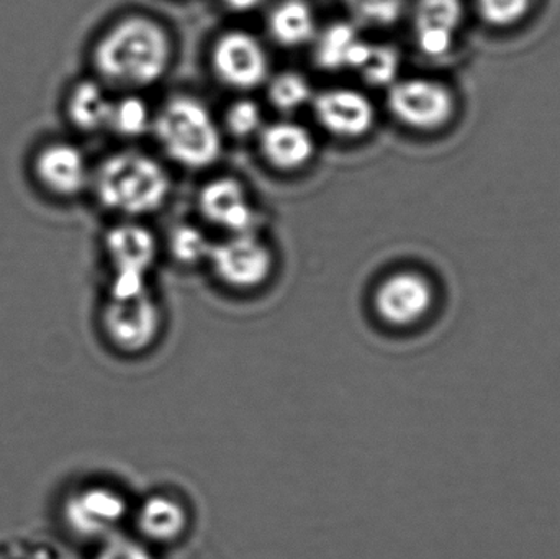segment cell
<instances>
[{
  "mask_svg": "<svg viewBox=\"0 0 560 559\" xmlns=\"http://www.w3.org/2000/svg\"><path fill=\"white\" fill-rule=\"evenodd\" d=\"M315 62L325 71H359L371 43L349 22H336L316 33Z\"/></svg>",
  "mask_w": 560,
  "mask_h": 559,
  "instance_id": "obj_16",
  "label": "cell"
},
{
  "mask_svg": "<svg viewBox=\"0 0 560 559\" xmlns=\"http://www.w3.org/2000/svg\"><path fill=\"white\" fill-rule=\"evenodd\" d=\"M112 104L104 89L94 81H82L72 89L68 102L69 117L82 131H98L108 128Z\"/></svg>",
  "mask_w": 560,
  "mask_h": 559,
  "instance_id": "obj_19",
  "label": "cell"
},
{
  "mask_svg": "<svg viewBox=\"0 0 560 559\" xmlns=\"http://www.w3.org/2000/svg\"><path fill=\"white\" fill-rule=\"evenodd\" d=\"M433 286L418 272L400 271L378 284L374 307L381 321L392 327H410L433 307Z\"/></svg>",
  "mask_w": 560,
  "mask_h": 559,
  "instance_id": "obj_10",
  "label": "cell"
},
{
  "mask_svg": "<svg viewBox=\"0 0 560 559\" xmlns=\"http://www.w3.org/2000/svg\"><path fill=\"white\" fill-rule=\"evenodd\" d=\"M102 322L108 340L127 353L148 350L163 325L160 305L148 291L130 298H110Z\"/></svg>",
  "mask_w": 560,
  "mask_h": 559,
  "instance_id": "obj_6",
  "label": "cell"
},
{
  "mask_svg": "<svg viewBox=\"0 0 560 559\" xmlns=\"http://www.w3.org/2000/svg\"><path fill=\"white\" fill-rule=\"evenodd\" d=\"M105 249L115 269L110 298L147 292V275L158 258V242L147 226L120 223L105 236Z\"/></svg>",
  "mask_w": 560,
  "mask_h": 559,
  "instance_id": "obj_4",
  "label": "cell"
},
{
  "mask_svg": "<svg viewBox=\"0 0 560 559\" xmlns=\"http://www.w3.org/2000/svg\"><path fill=\"white\" fill-rule=\"evenodd\" d=\"M355 22L371 26H388L398 22L408 0H342Z\"/></svg>",
  "mask_w": 560,
  "mask_h": 559,
  "instance_id": "obj_24",
  "label": "cell"
},
{
  "mask_svg": "<svg viewBox=\"0 0 560 559\" xmlns=\"http://www.w3.org/2000/svg\"><path fill=\"white\" fill-rule=\"evenodd\" d=\"M207 261L220 281L235 289L265 284L275 268L271 249L253 232L213 243Z\"/></svg>",
  "mask_w": 560,
  "mask_h": 559,
  "instance_id": "obj_5",
  "label": "cell"
},
{
  "mask_svg": "<svg viewBox=\"0 0 560 559\" xmlns=\"http://www.w3.org/2000/svg\"><path fill=\"white\" fill-rule=\"evenodd\" d=\"M102 206L121 216L156 212L171 194V177L163 164L140 151H121L102 161L94 177Z\"/></svg>",
  "mask_w": 560,
  "mask_h": 559,
  "instance_id": "obj_2",
  "label": "cell"
},
{
  "mask_svg": "<svg viewBox=\"0 0 560 559\" xmlns=\"http://www.w3.org/2000/svg\"><path fill=\"white\" fill-rule=\"evenodd\" d=\"M312 104L319 127L335 137L358 140L374 127V105L354 89H326L313 95Z\"/></svg>",
  "mask_w": 560,
  "mask_h": 559,
  "instance_id": "obj_11",
  "label": "cell"
},
{
  "mask_svg": "<svg viewBox=\"0 0 560 559\" xmlns=\"http://www.w3.org/2000/svg\"><path fill=\"white\" fill-rule=\"evenodd\" d=\"M268 26L279 45L299 48L315 39V12L306 0H282L272 9Z\"/></svg>",
  "mask_w": 560,
  "mask_h": 559,
  "instance_id": "obj_18",
  "label": "cell"
},
{
  "mask_svg": "<svg viewBox=\"0 0 560 559\" xmlns=\"http://www.w3.org/2000/svg\"><path fill=\"white\" fill-rule=\"evenodd\" d=\"M533 0H477L486 22L509 26L520 22L532 9Z\"/></svg>",
  "mask_w": 560,
  "mask_h": 559,
  "instance_id": "obj_26",
  "label": "cell"
},
{
  "mask_svg": "<svg viewBox=\"0 0 560 559\" xmlns=\"http://www.w3.org/2000/svg\"><path fill=\"white\" fill-rule=\"evenodd\" d=\"M94 559H156L153 551L141 544V541L133 540V538L115 537L102 541V547L98 548L97 555Z\"/></svg>",
  "mask_w": 560,
  "mask_h": 559,
  "instance_id": "obj_27",
  "label": "cell"
},
{
  "mask_svg": "<svg viewBox=\"0 0 560 559\" xmlns=\"http://www.w3.org/2000/svg\"><path fill=\"white\" fill-rule=\"evenodd\" d=\"M400 65L401 58L397 48L371 43L368 56L358 72L372 88H390L397 81Z\"/></svg>",
  "mask_w": 560,
  "mask_h": 559,
  "instance_id": "obj_22",
  "label": "cell"
},
{
  "mask_svg": "<svg viewBox=\"0 0 560 559\" xmlns=\"http://www.w3.org/2000/svg\"><path fill=\"white\" fill-rule=\"evenodd\" d=\"M173 43L163 25L148 16L115 23L95 46V68L121 88H150L166 74Z\"/></svg>",
  "mask_w": 560,
  "mask_h": 559,
  "instance_id": "obj_1",
  "label": "cell"
},
{
  "mask_svg": "<svg viewBox=\"0 0 560 559\" xmlns=\"http://www.w3.org/2000/svg\"><path fill=\"white\" fill-rule=\"evenodd\" d=\"M127 515L124 496L104 486L81 489L69 496L65 504L66 525L85 540L105 541L115 537Z\"/></svg>",
  "mask_w": 560,
  "mask_h": 559,
  "instance_id": "obj_8",
  "label": "cell"
},
{
  "mask_svg": "<svg viewBox=\"0 0 560 559\" xmlns=\"http://www.w3.org/2000/svg\"><path fill=\"white\" fill-rule=\"evenodd\" d=\"M262 156L280 171H295L306 166L315 156V140L296 121H275L259 131Z\"/></svg>",
  "mask_w": 560,
  "mask_h": 559,
  "instance_id": "obj_15",
  "label": "cell"
},
{
  "mask_svg": "<svg viewBox=\"0 0 560 559\" xmlns=\"http://www.w3.org/2000/svg\"><path fill=\"white\" fill-rule=\"evenodd\" d=\"M213 243L196 225L183 223L174 226L170 235V249L183 265H197L209 259Z\"/></svg>",
  "mask_w": 560,
  "mask_h": 559,
  "instance_id": "obj_23",
  "label": "cell"
},
{
  "mask_svg": "<svg viewBox=\"0 0 560 559\" xmlns=\"http://www.w3.org/2000/svg\"><path fill=\"white\" fill-rule=\"evenodd\" d=\"M108 128L125 138H138L153 128L150 107L143 98L128 95L112 104Z\"/></svg>",
  "mask_w": 560,
  "mask_h": 559,
  "instance_id": "obj_20",
  "label": "cell"
},
{
  "mask_svg": "<svg viewBox=\"0 0 560 559\" xmlns=\"http://www.w3.org/2000/svg\"><path fill=\"white\" fill-rule=\"evenodd\" d=\"M217 78L236 91H252L265 84L269 58L265 46L252 33L233 30L217 39L212 49Z\"/></svg>",
  "mask_w": 560,
  "mask_h": 559,
  "instance_id": "obj_9",
  "label": "cell"
},
{
  "mask_svg": "<svg viewBox=\"0 0 560 559\" xmlns=\"http://www.w3.org/2000/svg\"><path fill=\"white\" fill-rule=\"evenodd\" d=\"M199 210L206 220L232 235L255 230V207L245 186L235 177H217L207 183L199 194Z\"/></svg>",
  "mask_w": 560,
  "mask_h": 559,
  "instance_id": "obj_12",
  "label": "cell"
},
{
  "mask_svg": "<svg viewBox=\"0 0 560 559\" xmlns=\"http://www.w3.org/2000/svg\"><path fill=\"white\" fill-rule=\"evenodd\" d=\"M460 0H418L415 5V39L421 53L441 58L453 48L463 23Z\"/></svg>",
  "mask_w": 560,
  "mask_h": 559,
  "instance_id": "obj_13",
  "label": "cell"
},
{
  "mask_svg": "<svg viewBox=\"0 0 560 559\" xmlns=\"http://www.w3.org/2000/svg\"><path fill=\"white\" fill-rule=\"evenodd\" d=\"M222 2L226 9L233 10V12H252L261 7L266 0H222Z\"/></svg>",
  "mask_w": 560,
  "mask_h": 559,
  "instance_id": "obj_28",
  "label": "cell"
},
{
  "mask_svg": "<svg viewBox=\"0 0 560 559\" xmlns=\"http://www.w3.org/2000/svg\"><path fill=\"white\" fill-rule=\"evenodd\" d=\"M187 512L180 502L167 496H153L140 505L137 527L147 540L170 544L177 540L187 528Z\"/></svg>",
  "mask_w": 560,
  "mask_h": 559,
  "instance_id": "obj_17",
  "label": "cell"
},
{
  "mask_svg": "<svg viewBox=\"0 0 560 559\" xmlns=\"http://www.w3.org/2000/svg\"><path fill=\"white\" fill-rule=\"evenodd\" d=\"M153 130L171 160L190 170L212 166L223 140L212 114L192 95L171 97L153 118Z\"/></svg>",
  "mask_w": 560,
  "mask_h": 559,
  "instance_id": "obj_3",
  "label": "cell"
},
{
  "mask_svg": "<svg viewBox=\"0 0 560 559\" xmlns=\"http://www.w3.org/2000/svg\"><path fill=\"white\" fill-rule=\"evenodd\" d=\"M35 167L43 186L58 196H75L91 179L88 161L74 144H49L36 158Z\"/></svg>",
  "mask_w": 560,
  "mask_h": 559,
  "instance_id": "obj_14",
  "label": "cell"
},
{
  "mask_svg": "<svg viewBox=\"0 0 560 559\" xmlns=\"http://www.w3.org/2000/svg\"><path fill=\"white\" fill-rule=\"evenodd\" d=\"M387 105L392 115L413 130L443 127L454 110L450 89L430 79L395 81L388 89Z\"/></svg>",
  "mask_w": 560,
  "mask_h": 559,
  "instance_id": "obj_7",
  "label": "cell"
},
{
  "mask_svg": "<svg viewBox=\"0 0 560 559\" xmlns=\"http://www.w3.org/2000/svg\"><path fill=\"white\" fill-rule=\"evenodd\" d=\"M269 101L280 112H293L313 101L312 84L296 71H283L276 75L268 88Z\"/></svg>",
  "mask_w": 560,
  "mask_h": 559,
  "instance_id": "obj_21",
  "label": "cell"
},
{
  "mask_svg": "<svg viewBox=\"0 0 560 559\" xmlns=\"http://www.w3.org/2000/svg\"><path fill=\"white\" fill-rule=\"evenodd\" d=\"M262 127H265V121H262L261 108L249 98L236 101L226 112V128L235 137H252V135L259 133Z\"/></svg>",
  "mask_w": 560,
  "mask_h": 559,
  "instance_id": "obj_25",
  "label": "cell"
}]
</instances>
